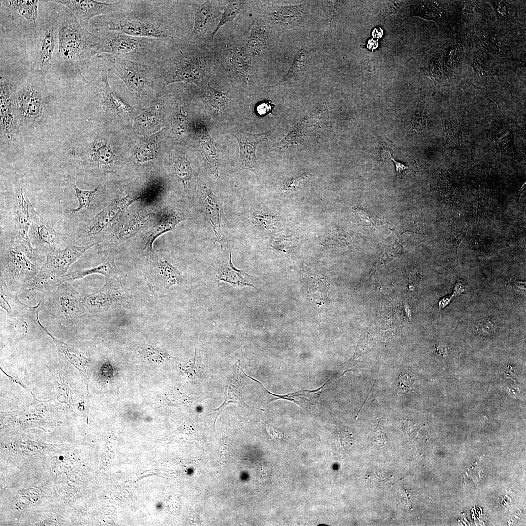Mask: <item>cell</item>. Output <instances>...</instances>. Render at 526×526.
<instances>
[{"instance_id": "25", "label": "cell", "mask_w": 526, "mask_h": 526, "mask_svg": "<svg viewBox=\"0 0 526 526\" xmlns=\"http://www.w3.org/2000/svg\"><path fill=\"white\" fill-rule=\"evenodd\" d=\"M66 282L65 276L57 277L49 273L42 267L26 289L39 291L47 295Z\"/></svg>"}, {"instance_id": "15", "label": "cell", "mask_w": 526, "mask_h": 526, "mask_svg": "<svg viewBox=\"0 0 526 526\" xmlns=\"http://www.w3.org/2000/svg\"><path fill=\"white\" fill-rule=\"evenodd\" d=\"M29 238L33 247L45 256L63 248V241L60 234L38 214L31 224Z\"/></svg>"}, {"instance_id": "29", "label": "cell", "mask_w": 526, "mask_h": 526, "mask_svg": "<svg viewBox=\"0 0 526 526\" xmlns=\"http://www.w3.org/2000/svg\"><path fill=\"white\" fill-rule=\"evenodd\" d=\"M242 34L244 45L252 57L259 56L263 53L268 43V37L265 29L254 27L248 34Z\"/></svg>"}, {"instance_id": "44", "label": "cell", "mask_w": 526, "mask_h": 526, "mask_svg": "<svg viewBox=\"0 0 526 526\" xmlns=\"http://www.w3.org/2000/svg\"><path fill=\"white\" fill-rule=\"evenodd\" d=\"M274 105L270 100H264L258 102L255 106L254 110L256 115L263 117L272 113Z\"/></svg>"}, {"instance_id": "31", "label": "cell", "mask_w": 526, "mask_h": 526, "mask_svg": "<svg viewBox=\"0 0 526 526\" xmlns=\"http://www.w3.org/2000/svg\"><path fill=\"white\" fill-rule=\"evenodd\" d=\"M200 90L208 105L218 113L224 110L230 102V89L226 92L219 91L211 87L208 83Z\"/></svg>"}, {"instance_id": "40", "label": "cell", "mask_w": 526, "mask_h": 526, "mask_svg": "<svg viewBox=\"0 0 526 526\" xmlns=\"http://www.w3.org/2000/svg\"><path fill=\"white\" fill-rule=\"evenodd\" d=\"M156 151V143L154 141L148 140L141 144L136 152V157L140 162H145L155 157Z\"/></svg>"}, {"instance_id": "5", "label": "cell", "mask_w": 526, "mask_h": 526, "mask_svg": "<svg viewBox=\"0 0 526 526\" xmlns=\"http://www.w3.org/2000/svg\"><path fill=\"white\" fill-rule=\"evenodd\" d=\"M57 54L59 58L76 65L89 63L96 36L82 26L68 9L58 19Z\"/></svg>"}, {"instance_id": "42", "label": "cell", "mask_w": 526, "mask_h": 526, "mask_svg": "<svg viewBox=\"0 0 526 526\" xmlns=\"http://www.w3.org/2000/svg\"><path fill=\"white\" fill-rule=\"evenodd\" d=\"M422 99L419 101L412 122V129L416 132H420L426 127V118L424 113V102Z\"/></svg>"}, {"instance_id": "45", "label": "cell", "mask_w": 526, "mask_h": 526, "mask_svg": "<svg viewBox=\"0 0 526 526\" xmlns=\"http://www.w3.org/2000/svg\"><path fill=\"white\" fill-rule=\"evenodd\" d=\"M398 388L400 391L403 393L409 392L412 388L414 383V380L408 375L405 374L400 375L398 379Z\"/></svg>"}, {"instance_id": "32", "label": "cell", "mask_w": 526, "mask_h": 526, "mask_svg": "<svg viewBox=\"0 0 526 526\" xmlns=\"http://www.w3.org/2000/svg\"><path fill=\"white\" fill-rule=\"evenodd\" d=\"M12 8L31 24L36 25L38 19L39 0H12L6 1Z\"/></svg>"}, {"instance_id": "26", "label": "cell", "mask_w": 526, "mask_h": 526, "mask_svg": "<svg viewBox=\"0 0 526 526\" xmlns=\"http://www.w3.org/2000/svg\"><path fill=\"white\" fill-rule=\"evenodd\" d=\"M251 379L252 380L258 382L261 386H262L264 388V390H265L268 392V393L275 396V398H276V399H283L291 401L299 405L301 407L306 408L307 409H311L315 406L320 395L322 390L324 388V386L326 384V383H325L321 387L314 390H303L294 393L288 394L285 395H279L277 394H275L269 392L258 380H256L253 378H252Z\"/></svg>"}, {"instance_id": "21", "label": "cell", "mask_w": 526, "mask_h": 526, "mask_svg": "<svg viewBox=\"0 0 526 526\" xmlns=\"http://www.w3.org/2000/svg\"><path fill=\"white\" fill-rule=\"evenodd\" d=\"M108 71L105 66L101 70L97 82L104 109L118 115H132L133 113V108L121 99L111 87L108 78Z\"/></svg>"}, {"instance_id": "24", "label": "cell", "mask_w": 526, "mask_h": 526, "mask_svg": "<svg viewBox=\"0 0 526 526\" xmlns=\"http://www.w3.org/2000/svg\"><path fill=\"white\" fill-rule=\"evenodd\" d=\"M100 274L109 278L118 280L119 271L117 268L114 259L108 254L104 261L100 265L87 269L79 270L67 273L65 275L66 282L80 279L89 275Z\"/></svg>"}, {"instance_id": "4", "label": "cell", "mask_w": 526, "mask_h": 526, "mask_svg": "<svg viewBox=\"0 0 526 526\" xmlns=\"http://www.w3.org/2000/svg\"><path fill=\"white\" fill-rule=\"evenodd\" d=\"M39 251L30 252L11 239L0 243V282L12 292L26 289L44 264Z\"/></svg>"}, {"instance_id": "2", "label": "cell", "mask_w": 526, "mask_h": 526, "mask_svg": "<svg viewBox=\"0 0 526 526\" xmlns=\"http://www.w3.org/2000/svg\"><path fill=\"white\" fill-rule=\"evenodd\" d=\"M216 57L214 41L197 44L186 40L174 46L156 65L163 90L176 82L195 84L200 89L203 88L209 83Z\"/></svg>"}, {"instance_id": "7", "label": "cell", "mask_w": 526, "mask_h": 526, "mask_svg": "<svg viewBox=\"0 0 526 526\" xmlns=\"http://www.w3.org/2000/svg\"><path fill=\"white\" fill-rule=\"evenodd\" d=\"M44 296L50 314L60 324H73L86 311L83 296L69 282Z\"/></svg>"}, {"instance_id": "43", "label": "cell", "mask_w": 526, "mask_h": 526, "mask_svg": "<svg viewBox=\"0 0 526 526\" xmlns=\"http://www.w3.org/2000/svg\"><path fill=\"white\" fill-rule=\"evenodd\" d=\"M476 328L479 334L485 336L492 335L495 329L494 324L486 318L480 320L476 325Z\"/></svg>"}, {"instance_id": "13", "label": "cell", "mask_w": 526, "mask_h": 526, "mask_svg": "<svg viewBox=\"0 0 526 526\" xmlns=\"http://www.w3.org/2000/svg\"><path fill=\"white\" fill-rule=\"evenodd\" d=\"M199 196L200 208L204 217L214 233L216 241L220 244L222 250L226 249L222 230V225L226 221L222 199L215 195L211 189L202 184L199 187Z\"/></svg>"}, {"instance_id": "49", "label": "cell", "mask_w": 526, "mask_h": 526, "mask_svg": "<svg viewBox=\"0 0 526 526\" xmlns=\"http://www.w3.org/2000/svg\"><path fill=\"white\" fill-rule=\"evenodd\" d=\"M452 297V296H447V297L443 298L439 302V307L440 308H444L446 306H447L448 304V303L450 302V301H451V300Z\"/></svg>"}, {"instance_id": "11", "label": "cell", "mask_w": 526, "mask_h": 526, "mask_svg": "<svg viewBox=\"0 0 526 526\" xmlns=\"http://www.w3.org/2000/svg\"><path fill=\"white\" fill-rule=\"evenodd\" d=\"M140 198L141 196L139 195L129 194L115 199L85 224L84 227L80 229L75 241L105 235L112 228L123 211Z\"/></svg>"}, {"instance_id": "8", "label": "cell", "mask_w": 526, "mask_h": 526, "mask_svg": "<svg viewBox=\"0 0 526 526\" xmlns=\"http://www.w3.org/2000/svg\"><path fill=\"white\" fill-rule=\"evenodd\" d=\"M229 0H189L194 15V25L187 41L193 43L213 42L212 35Z\"/></svg>"}, {"instance_id": "35", "label": "cell", "mask_w": 526, "mask_h": 526, "mask_svg": "<svg viewBox=\"0 0 526 526\" xmlns=\"http://www.w3.org/2000/svg\"><path fill=\"white\" fill-rule=\"evenodd\" d=\"M208 140V139H207L206 142L203 136H202L200 142L201 153L211 172L218 176V161L215 152V148L213 146L211 147L212 146L211 144L207 143Z\"/></svg>"}, {"instance_id": "30", "label": "cell", "mask_w": 526, "mask_h": 526, "mask_svg": "<svg viewBox=\"0 0 526 526\" xmlns=\"http://www.w3.org/2000/svg\"><path fill=\"white\" fill-rule=\"evenodd\" d=\"M91 158L97 166L106 168L116 162L118 156L113 151L106 141H102L93 145Z\"/></svg>"}, {"instance_id": "46", "label": "cell", "mask_w": 526, "mask_h": 526, "mask_svg": "<svg viewBox=\"0 0 526 526\" xmlns=\"http://www.w3.org/2000/svg\"><path fill=\"white\" fill-rule=\"evenodd\" d=\"M392 160L395 164V170L397 177L403 178L406 175L408 170L413 171V170L410 169L408 162L404 164L400 162L396 161L392 158Z\"/></svg>"}, {"instance_id": "9", "label": "cell", "mask_w": 526, "mask_h": 526, "mask_svg": "<svg viewBox=\"0 0 526 526\" xmlns=\"http://www.w3.org/2000/svg\"><path fill=\"white\" fill-rule=\"evenodd\" d=\"M44 79L35 71L19 86L14 98L15 108L25 118H37L41 114L46 103Z\"/></svg>"}, {"instance_id": "37", "label": "cell", "mask_w": 526, "mask_h": 526, "mask_svg": "<svg viewBox=\"0 0 526 526\" xmlns=\"http://www.w3.org/2000/svg\"><path fill=\"white\" fill-rule=\"evenodd\" d=\"M307 57V51L304 49L301 50L296 56L284 79L296 78L300 76L305 69Z\"/></svg>"}, {"instance_id": "18", "label": "cell", "mask_w": 526, "mask_h": 526, "mask_svg": "<svg viewBox=\"0 0 526 526\" xmlns=\"http://www.w3.org/2000/svg\"><path fill=\"white\" fill-rule=\"evenodd\" d=\"M38 323L51 337L60 356L80 372L88 392L89 378L94 368L92 362L81 351L53 336L41 324L39 319Z\"/></svg>"}, {"instance_id": "20", "label": "cell", "mask_w": 526, "mask_h": 526, "mask_svg": "<svg viewBox=\"0 0 526 526\" xmlns=\"http://www.w3.org/2000/svg\"><path fill=\"white\" fill-rule=\"evenodd\" d=\"M185 219L172 211L158 214L152 226L147 231L143 239V251L150 257L155 254L153 249L155 240L160 236L175 229L176 225Z\"/></svg>"}, {"instance_id": "23", "label": "cell", "mask_w": 526, "mask_h": 526, "mask_svg": "<svg viewBox=\"0 0 526 526\" xmlns=\"http://www.w3.org/2000/svg\"><path fill=\"white\" fill-rule=\"evenodd\" d=\"M0 306L10 317L16 318L25 315L35 318L38 313L41 301L35 307L28 306L23 303L5 285L0 282Z\"/></svg>"}, {"instance_id": "14", "label": "cell", "mask_w": 526, "mask_h": 526, "mask_svg": "<svg viewBox=\"0 0 526 526\" xmlns=\"http://www.w3.org/2000/svg\"><path fill=\"white\" fill-rule=\"evenodd\" d=\"M58 38V19L43 23L39 28L36 71L45 76L50 69Z\"/></svg>"}, {"instance_id": "47", "label": "cell", "mask_w": 526, "mask_h": 526, "mask_svg": "<svg viewBox=\"0 0 526 526\" xmlns=\"http://www.w3.org/2000/svg\"><path fill=\"white\" fill-rule=\"evenodd\" d=\"M466 284L463 281H458L454 287L453 294L452 296H456L466 291Z\"/></svg>"}, {"instance_id": "16", "label": "cell", "mask_w": 526, "mask_h": 526, "mask_svg": "<svg viewBox=\"0 0 526 526\" xmlns=\"http://www.w3.org/2000/svg\"><path fill=\"white\" fill-rule=\"evenodd\" d=\"M97 244L84 246L69 244L63 248L47 254L42 267L57 277H63L68 273V269L74 262L88 249Z\"/></svg>"}, {"instance_id": "10", "label": "cell", "mask_w": 526, "mask_h": 526, "mask_svg": "<svg viewBox=\"0 0 526 526\" xmlns=\"http://www.w3.org/2000/svg\"><path fill=\"white\" fill-rule=\"evenodd\" d=\"M13 202V235L10 239L29 251H36L37 250L31 244L29 231L31 224L38 213L25 190L19 185L16 186Z\"/></svg>"}, {"instance_id": "27", "label": "cell", "mask_w": 526, "mask_h": 526, "mask_svg": "<svg viewBox=\"0 0 526 526\" xmlns=\"http://www.w3.org/2000/svg\"><path fill=\"white\" fill-rule=\"evenodd\" d=\"M72 187L78 205L76 208L69 209L67 212L73 218H82L95 204L100 185L92 190H84L79 188L75 182H73Z\"/></svg>"}, {"instance_id": "12", "label": "cell", "mask_w": 526, "mask_h": 526, "mask_svg": "<svg viewBox=\"0 0 526 526\" xmlns=\"http://www.w3.org/2000/svg\"><path fill=\"white\" fill-rule=\"evenodd\" d=\"M46 1L56 3L67 7L77 18L80 24L87 28L91 19L94 17L108 15L120 11L126 0H118L112 3L95 0H55Z\"/></svg>"}, {"instance_id": "38", "label": "cell", "mask_w": 526, "mask_h": 526, "mask_svg": "<svg viewBox=\"0 0 526 526\" xmlns=\"http://www.w3.org/2000/svg\"><path fill=\"white\" fill-rule=\"evenodd\" d=\"M230 403H236L238 405L244 404L242 398L241 386L238 385L234 383L229 385L227 396L225 401L219 408L215 409V410L218 411V413L216 418L215 422L218 416L222 413L224 408Z\"/></svg>"}, {"instance_id": "33", "label": "cell", "mask_w": 526, "mask_h": 526, "mask_svg": "<svg viewBox=\"0 0 526 526\" xmlns=\"http://www.w3.org/2000/svg\"><path fill=\"white\" fill-rule=\"evenodd\" d=\"M248 2L245 0H229L224 10L217 28L213 34V40L214 39L217 32L223 26L232 22L240 14H242Z\"/></svg>"}, {"instance_id": "50", "label": "cell", "mask_w": 526, "mask_h": 526, "mask_svg": "<svg viewBox=\"0 0 526 526\" xmlns=\"http://www.w3.org/2000/svg\"><path fill=\"white\" fill-rule=\"evenodd\" d=\"M525 188V186L524 187V186H523V188H520L521 189H520L518 190V192L517 193V200H519V198H520V196L521 193L523 191V190H524V189Z\"/></svg>"}, {"instance_id": "6", "label": "cell", "mask_w": 526, "mask_h": 526, "mask_svg": "<svg viewBox=\"0 0 526 526\" xmlns=\"http://www.w3.org/2000/svg\"><path fill=\"white\" fill-rule=\"evenodd\" d=\"M100 57L107 64L108 70L125 83L131 93L142 98L147 91L156 87L163 90L156 65L143 64L105 54Z\"/></svg>"}, {"instance_id": "1", "label": "cell", "mask_w": 526, "mask_h": 526, "mask_svg": "<svg viewBox=\"0 0 526 526\" xmlns=\"http://www.w3.org/2000/svg\"><path fill=\"white\" fill-rule=\"evenodd\" d=\"M190 8L189 1L126 0L122 10L100 16L89 26L94 33L114 31L179 44L192 31L187 16Z\"/></svg>"}, {"instance_id": "36", "label": "cell", "mask_w": 526, "mask_h": 526, "mask_svg": "<svg viewBox=\"0 0 526 526\" xmlns=\"http://www.w3.org/2000/svg\"><path fill=\"white\" fill-rule=\"evenodd\" d=\"M174 169L177 179L182 183L184 188H187L192 176L189 163L185 158H179L174 162Z\"/></svg>"}, {"instance_id": "41", "label": "cell", "mask_w": 526, "mask_h": 526, "mask_svg": "<svg viewBox=\"0 0 526 526\" xmlns=\"http://www.w3.org/2000/svg\"><path fill=\"white\" fill-rule=\"evenodd\" d=\"M141 354L142 357L147 359V360L154 362H163L166 359L171 357L167 353L162 351L159 348H154L152 346L142 350Z\"/></svg>"}, {"instance_id": "19", "label": "cell", "mask_w": 526, "mask_h": 526, "mask_svg": "<svg viewBox=\"0 0 526 526\" xmlns=\"http://www.w3.org/2000/svg\"><path fill=\"white\" fill-rule=\"evenodd\" d=\"M9 81L1 74L0 84V130L2 137L11 139L17 133L15 121V104Z\"/></svg>"}, {"instance_id": "3", "label": "cell", "mask_w": 526, "mask_h": 526, "mask_svg": "<svg viewBox=\"0 0 526 526\" xmlns=\"http://www.w3.org/2000/svg\"><path fill=\"white\" fill-rule=\"evenodd\" d=\"M94 34L96 39L92 51L93 56L108 54L150 65H157L165 54L177 45L164 39L132 36L114 31Z\"/></svg>"}, {"instance_id": "17", "label": "cell", "mask_w": 526, "mask_h": 526, "mask_svg": "<svg viewBox=\"0 0 526 526\" xmlns=\"http://www.w3.org/2000/svg\"><path fill=\"white\" fill-rule=\"evenodd\" d=\"M271 132L265 133L252 134L240 130L234 131L233 135L239 145L240 168L250 170L256 174L260 171L257 163L256 150L257 146L267 140Z\"/></svg>"}, {"instance_id": "22", "label": "cell", "mask_w": 526, "mask_h": 526, "mask_svg": "<svg viewBox=\"0 0 526 526\" xmlns=\"http://www.w3.org/2000/svg\"><path fill=\"white\" fill-rule=\"evenodd\" d=\"M225 253L221 258L218 266L216 276L217 280L226 282L235 287L248 286L257 289L255 285H257L258 278L235 268L232 263L230 250L226 249Z\"/></svg>"}, {"instance_id": "34", "label": "cell", "mask_w": 526, "mask_h": 526, "mask_svg": "<svg viewBox=\"0 0 526 526\" xmlns=\"http://www.w3.org/2000/svg\"><path fill=\"white\" fill-rule=\"evenodd\" d=\"M445 135L447 144L455 146L463 141L462 130L461 126L452 119H443Z\"/></svg>"}, {"instance_id": "48", "label": "cell", "mask_w": 526, "mask_h": 526, "mask_svg": "<svg viewBox=\"0 0 526 526\" xmlns=\"http://www.w3.org/2000/svg\"><path fill=\"white\" fill-rule=\"evenodd\" d=\"M380 154L383 159H389L392 158V150L388 147H382L380 150Z\"/></svg>"}, {"instance_id": "39", "label": "cell", "mask_w": 526, "mask_h": 526, "mask_svg": "<svg viewBox=\"0 0 526 526\" xmlns=\"http://www.w3.org/2000/svg\"><path fill=\"white\" fill-rule=\"evenodd\" d=\"M253 223L259 228L263 231L273 230L277 225V220L273 215L267 213L257 212L252 217Z\"/></svg>"}, {"instance_id": "28", "label": "cell", "mask_w": 526, "mask_h": 526, "mask_svg": "<svg viewBox=\"0 0 526 526\" xmlns=\"http://www.w3.org/2000/svg\"><path fill=\"white\" fill-rule=\"evenodd\" d=\"M150 258L155 262L154 265L157 275L165 287L169 288L173 285H180L182 283L181 274L169 261L166 259H158L156 254Z\"/></svg>"}]
</instances>
